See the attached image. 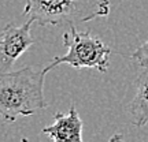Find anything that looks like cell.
I'll return each instance as SVG.
<instances>
[{
  "label": "cell",
  "mask_w": 148,
  "mask_h": 142,
  "mask_svg": "<svg viewBox=\"0 0 148 142\" xmlns=\"http://www.w3.org/2000/svg\"><path fill=\"white\" fill-rule=\"evenodd\" d=\"M45 69L26 66L0 74V116L14 123L19 116H32L48 107L44 96Z\"/></svg>",
  "instance_id": "obj_1"
},
{
  "label": "cell",
  "mask_w": 148,
  "mask_h": 142,
  "mask_svg": "<svg viewBox=\"0 0 148 142\" xmlns=\"http://www.w3.org/2000/svg\"><path fill=\"white\" fill-rule=\"evenodd\" d=\"M110 0H26L23 16L40 26H75L110 14Z\"/></svg>",
  "instance_id": "obj_2"
},
{
  "label": "cell",
  "mask_w": 148,
  "mask_h": 142,
  "mask_svg": "<svg viewBox=\"0 0 148 142\" xmlns=\"http://www.w3.org/2000/svg\"><path fill=\"white\" fill-rule=\"evenodd\" d=\"M67 53L56 56L44 69L49 73L59 64H69L74 69H96L100 73H106L110 63L111 49L104 42L93 37L90 32H79L74 26L62 37Z\"/></svg>",
  "instance_id": "obj_3"
},
{
  "label": "cell",
  "mask_w": 148,
  "mask_h": 142,
  "mask_svg": "<svg viewBox=\"0 0 148 142\" xmlns=\"http://www.w3.org/2000/svg\"><path fill=\"white\" fill-rule=\"evenodd\" d=\"M33 21L16 26L8 23L0 32V74L10 71L15 60L34 44L30 27Z\"/></svg>",
  "instance_id": "obj_4"
},
{
  "label": "cell",
  "mask_w": 148,
  "mask_h": 142,
  "mask_svg": "<svg viewBox=\"0 0 148 142\" xmlns=\"http://www.w3.org/2000/svg\"><path fill=\"white\" fill-rule=\"evenodd\" d=\"M55 142H82V120L75 107H70L69 113L56 112L53 123L41 130Z\"/></svg>",
  "instance_id": "obj_5"
},
{
  "label": "cell",
  "mask_w": 148,
  "mask_h": 142,
  "mask_svg": "<svg viewBox=\"0 0 148 142\" xmlns=\"http://www.w3.org/2000/svg\"><path fill=\"white\" fill-rule=\"evenodd\" d=\"M136 93L130 103L132 123L137 127H143L148 123V64L141 66L140 73L134 81Z\"/></svg>",
  "instance_id": "obj_6"
},
{
  "label": "cell",
  "mask_w": 148,
  "mask_h": 142,
  "mask_svg": "<svg viewBox=\"0 0 148 142\" xmlns=\"http://www.w3.org/2000/svg\"><path fill=\"white\" fill-rule=\"evenodd\" d=\"M133 62H136L138 66H145L148 64V40L143 42L140 47L132 53Z\"/></svg>",
  "instance_id": "obj_7"
}]
</instances>
